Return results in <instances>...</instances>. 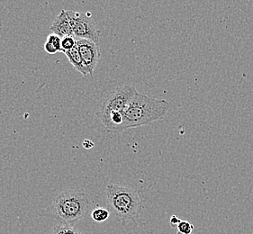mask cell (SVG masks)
<instances>
[{
	"mask_svg": "<svg viewBox=\"0 0 253 234\" xmlns=\"http://www.w3.org/2000/svg\"><path fill=\"white\" fill-rule=\"evenodd\" d=\"M169 103L137 92L124 112L123 131L163 120L169 110Z\"/></svg>",
	"mask_w": 253,
	"mask_h": 234,
	"instance_id": "obj_1",
	"label": "cell"
},
{
	"mask_svg": "<svg viewBox=\"0 0 253 234\" xmlns=\"http://www.w3.org/2000/svg\"><path fill=\"white\" fill-rule=\"evenodd\" d=\"M107 204L109 212L122 223L139 219L142 212V199L135 189L121 184L107 186Z\"/></svg>",
	"mask_w": 253,
	"mask_h": 234,
	"instance_id": "obj_2",
	"label": "cell"
},
{
	"mask_svg": "<svg viewBox=\"0 0 253 234\" xmlns=\"http://www.w3.org/2000/svg\"><path fill=\"white\" fill-rule=\"evenodd\" d=\"M91 207L88 195L76 189H66L53 196L51 213L60 224L74 225L90 212Z\"/></svg>",
	"mask_w": 253,
	"mask_h": 234,
	"instance_id": "obj_3",
	"label": "cell"
},
{
	"mask_svg": "<svg viewBox=\"0 0 253 234\" xmlns=\"http://www.w3.org/2000/svg\"><path fill=\"white\" fill-rule=\"evenodd\" d=\"M137 92L136 88L132 85L118 86L106 92L95 112L103 124L107 122L112 115L125 112Z\"/></svg>",
	"mask_w": 253,
	"mask_h": 234,
	"instance_id": "obj_4",
	"label": "cell"
},
{
	"mask_svg": "<svg viewBox=\"0 0 253 234\" xmlns=\"http://www.w3.org/2000/svg\"><path fill=\"white\" fill-rule=\"evenodd\" d=\"M66 12L73 35L77 39H86L96 43L98 42L99 32L96 29V24L91 17L75 11Z\"/></svg>",
	"mask_w": 253,
	"mask_h": 234,
	"instance_id": "obj_5",
	"label": "cell"
},
{
	"mask_svg": "<svg viewBox=\"0 0 253 234\" xmlns=\"http://www.w3.org/2000/svg\"><path fill=\"white\" fill-rule=\"evenodd\" d=\"M76 46L87 74L93 77L100 58L99 47L96 42L86 39H77Z\"/></svg>",
	"mask_w": 253,
	"mask_h": 234,
	"instance_id": "obj_6",
	"label": "cell"
},
{
	"mask_svg": "<svg viewBox=\"0 0 253 234\" xmlns=\"http://www.w3.org/2000/svg\"><path fill=\"white\" fill-rule=\"evenodd\" d=\"M50 29L52 32V34H55L61 38L66 37V36H74L71 23L69 21L67 12L65 10H61L60 15L56 17L55 21L52 23Z\"/></svg>",
	"mask_w": 253,
	"mask_h": 234,
	"instance_id": "obj_7",
	"label": "cell"
},
{
	"mask_svg": "<svg viewBox=\"0 0 253 234\" xmlns=\"http://www.w3.org/2000/svg\"><path fill=\"white\" fill-rule=\"evenodd\" d=\"M63 53L69 59V61L72 64V66L74 67L78 72L81 73L82 76H86L87 72H86V68L83 64L80 51L78 50L77 46H75L74 48H72L71 50H69V51H64Z\"/></svg>",
	"mask_w": 253,
	"mask_h": 234,
	"instance_id": "obj_8",
	"label": "cell"
},
{
	"mask_svg": "<svg viewBox=\"0 0 253 234\" xmlns=\"http://www.w3.org/2000/svg\"><path fill=\"white\" fill-rule=\"evenodd\" d=\"M109 216H110V212H109V210L106 208L97 207L92 211V219L97 223H102V222L107 221L109 218Z\"/></svg>",
	"mask_w": 253,
	"mask_h": 234,
	"instance_id": "obj_9",
	"label": "cell"
},
{
	"mask_svg": "<svg viewBox=\"0 0 253 234\" xmlns=\"http://www.w3.org/2000/svg\"><path fill=\"white\" fill-rule=\"evenodd\" d=\"M52 234H82L79 230L74 227V225L68 224H58L53 228Z\"/></svg>",
	"mask_w": 253,
	"mask_h": 234,
	"instance_id": "obj_10",
	"label": "cell"
},
{
	"mask_svg": "<svg viewBox=\"0 0 253 234\" xmlns=\"http://www.w3.org/2000/svg\"><path fill=\"white\" fill-rule=\"evenodd\" d=\"M77 39L74 36H66L61 38V52L69 51L76 46Z\"/></svg>",
	"mask_w": 253,
	"mask_h": 234,
	"instance_id": "obj_11",
	"label": "cell"
},
{
	"mask_svg": "<svg viewBox=\"0 0 253 234\" xmlns=\"http://www.w3.org/2000/svg\"><path fill=\"white\" fill-rule=\"evenodd\" d=\"M194 225L187 221H181V223L177 226L178 233L182 234H192Z\"/></svg>",
	"mask_w": 253,
	"mask_h": 234,
	"instance_id": "obj_12",
	"label": "cell"
},
{
	"mask_svg": "<svg viewBox=\"0 0 253 234\" xmlns=\"http://www.w3.org/2000/svg\"><path fill=\"white\" fill-rule=\"evenodd\" d=\"M51 42L52 45L55 46L58 51H61V38L60 36H57L55 34H51L47 37V41Z\"/></svg>",
	"mask_w": 253,
	"mask_h": 234,
	"instance_id": "obj_13",
	"label": "cell"
},
{
	"mask_svg": "<svg viewBox=\"0 0 253 234\" xmlns=\"http://www.w3.org/2000/svg\"><path fill=\"white\" fill-rule=\"evenodd\" d=\"M43 49H44L46 52H48L49 54H56V53L59 51L55 46L52 45L51 42H49V41H46L45 43H44Z\"/></svg>",
	"mask_w": 253,
	"mask_h": 234,
	"instance_id": "obj_14",
	"label": "cell"
},
{
	"mask_svg": "<svg viewBox=\"0 0 253 234\" xmlns=\"http://www.w3.org/2000/svg\"><path fill=\"white\" fill-rule=\"evenodd\" d=\"M169 223H170V225L172 226L173 228H177L178 224L181 223V220L179 219L176 215H173V216H171V218H170Z\"/></svg>",
	"mask_w": 253,
	"mask_h": 234,
	"instance_id": "obj_15",
	"label": "cell"
},
{
	"mask_svg": "<svg viewBox=\"0 0 253 234\" xmlns=\"http://www.w3.org/2000/svg\"><path fill=\"white\" fill-rule=\"evenodd\" d=\"M83 146H84V148L87 149V150H89V149L94 147V143H92L91 141H89V140H86L83 143Z\"/></svg>",
	"mask_w": 253,
	"mask_h": 234,
	"instance_id": "obj_16",
	"label": "cell"
},
{
	"mask_svg": "<svg viewBox=\"0 0 253 234\" xmlns=\"http://www.w3.org/2000/svg\"><path fill=\"white\" fill-rule=\"evenodd\" d=\"M180 234V233H178V234Z\"/></svg>",
	"mask_w": 253,
	"mask_h": 234,
	"instance_id": "obj_17",
	"label": "cell"
}]
</instances>
